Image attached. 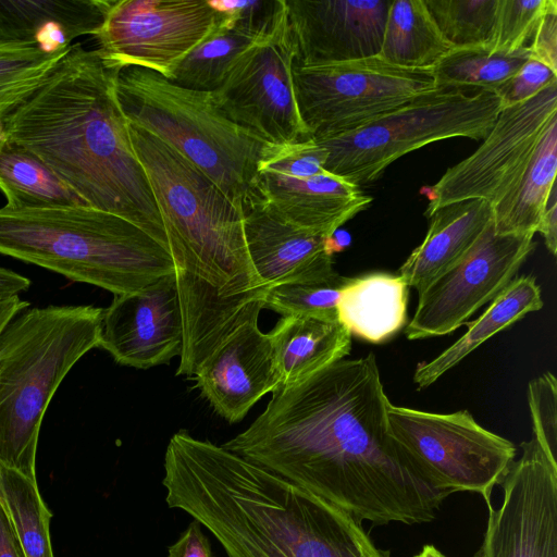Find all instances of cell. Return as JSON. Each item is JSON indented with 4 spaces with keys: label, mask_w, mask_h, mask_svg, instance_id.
Wrapping results in <instances>:
<instances>
[{
    "label": "cell",
    "mask_w": 557,
    "mask_h": 557,
    "mask_svg": "<svg viewBox=\"0 0 557 557\" xmlns=\"http://www.w3.org/2000/svg\"><path fill=\"white\" fill-rule=\"evenodd\" d=\"M388 403L375 355L344 358L280 387L221 446L359 522H431L448 494L423 481L387 435Z\"/></svg>",
    "instance_id": "obj_1"
},
{
    "label": "cell",
    "mask_w": 557,
    "mask_h": 557,
    "mask_svg": "<svg viewBox=\"0 0 557 557\" xmlns=\"http://www.w3.org/2000/svg\"><path fill=\"white\" fill-rule=\"evenodd\" d=\"M128 134L174 264L184 333L176 375L194 376L239 327L259 320L267 289L248 255L243 208L156 136L129 122Z\"/></svg>",
    "instance_id": "obj_2"
},
{
    "label": "cell",
    "mask_w": 557,
    "mask_h": 557,
    "mask_svg": "<svg viewBox=\"0 0 557 557\" xmlns=\"http://www.w3.org/2000/svg\"><path fill=\"white\" fill-rule=\"evenodd\" d=\"M165 502L227 557H392L349 513L207 440L180 430L164 455Z\"/></svg>",
    "instance_id": "obj_3"
},
{
    "label": "cell",
    "mask_w": 557,
    "mask_h": 557,
    "mask_svg": "<svg viewBox=\"0 0 557 557\" xmlns=\"http://www.w3.org/2000/svg\"><path fill=\"white\" fill-rule=\"evenodd\" d=\"M117 72L97 50L72 45L4 116L2 132L35 152L90 207L132 222L169 250L116 98Z\"/></svg>",
    "instance_id": "obj_4"
},
{
    "label": "cell",
    "mask_w": 557,
    "mask_h": 557,
    "mask_svg": "<svg viewBox=\"0 0 557 557\" xmlns=\"http://www.w3.org/2000/svg\"><path fill=\"white\" fill-rule=\"evenodd\" d=\"M0 253L113 295L174 274L165 247L132 222L90 206L0 208Z\"/></svg>",
    "instance_id": "obj_5"
},
{
    "label": "cell",
    "mask_w": 557,
    "mask_h": 557,
    "mask_svg": "<svg viewBox=\"0 0 557 557\" xmlns=\"http://www.w3.org/2000/svg\"><path fill=\"white\" fill-rule=\"evenodd\" d=\"M103 309L47 306L18 312L0 334V462L36 476L40 425L73 366L99 347Z\"/></svg>",
    "instance_id": "obj_6"
},
{
    "label": "cell",
    "mask_w": 557,
    "mask_h": 557,
    "mask_svg": "<svg viewBox=\"0 0 557 557\" xmlns=\"http://www.w3.org/2000/svg\"><path fill=\"white\" fill-rule=\"evenodd\" d=\"M115 91L129 123L172 147L244 207L268 144L230 121L211 91L184 88L136 66L117 72Z\"/></svg>",
    "instance_id": "obj_7"
},
{
    "label": "cell",
    "mask_w": 557,
    "mask_h": 557,
    "mask_svg": "<svg viewBox=\"0 0 557 557\" xmlns=\"http://www.w3.org/2000/svg\"><path fill=\"white\" fill-rule=\"evenodd\" d=\"M502 109L493 91L470 95L465 88H435L354 131L314 140L327 153L324 170L360 187L431 143L454 137L483 140Z\"/></svg>",
    "instance_id": "obj_8"
},
{
    "label": "cell",
    "mask_w": 557,
    "mask_h": 557,
    "mask_svg": "<svg viewBox=\"0 0 557 557\" xmlns=\"http://www.w3.org/2000/svg\"><path fill=\"white\" fill-rule=\"evenodd\" d=\"M386 432L414 471L431 487L451 494L474 492L491 508L517 449L480 425L467 410L434 413L388 403Z\"/></svg>",
    "instance_id": "obj_9"
},
{
    "label": "cell",
    "mask_w": 557,
    "mask_h": 557,
    "mask_svg": "<svg viewBox=\"0 0 557 557\" xmlns=\"http://www.w3.org/2000/svg\"><path fill=\"white\" fill-rule=\"evenodd\" d=\"M300 117L318 140L354 131L436 88L432 70L406 69L379 55L293 65Z\"/></svg>",
    "instance_id": "obj_10"
},
{
    "label": "cell",
    "mask_w": 557,
    "mask_h": 557,
    "mask_svg": "<svg viewBox=\"0 0 557 557\" xmlns=\"http://www.w3.org/2000/svg\"><path fill=\"white\" fill-rule=\"evenodd\" d=\"M296 47L284 7L228 66L211 91L219 110L263 143L311 138L299 114L293 77Z\"/></svg>",
    "instance_id": "obj_11"
},
{
    "label": "cell",
    "mask_w": 557,
    "mask_h": 557,
    "mask_svg": "<svg viewBox=\"0 0 557 557\" xmlns=\"http://www.w3.org/2000/svg\"><path fill=\"white\" fill-rule=\"evenodd\" d=\"M557 117V81L531 99L504 107L479 148L424 188L430 218L463 200L495 206L519 182L550 121Z\"/></svg>",
    "instance_id": "obj_12"
},
{
    "label": "cell",
    "mask_w": 557,
    "mask_h": 557,
    "mask_svg": "<svg viewBox=\"0 0 557 557\" xmlns=\"http://www.w3.org/2000/svg\"><path fill=\"white\" fill-rule=\"evenodd\" d=\"M222 17L211 0H111L96 50L116 71L136 66L170 79Z\"/></svg>",
    "instance_id": "obj_13"
},
{
    "label": "cell",
    "mask_w": 557,
    "mask_h": 557,
    "mask_svg": "<svg viewBox=\"0 0 557 557\" xmlns=\"http://www.w3.org/2000/svg\"><path fill=\"white\" fill-rule=\"evenodd\" d=\"M534 235H500L494 224L470 252L419 292L416 311L405 327L408 339L447 335L490 304L534 250Z\"/></svg>",
    "instance_id": "obj_14"
},
{
    "label": "cell",
    "mask_w": 557,
    "mask_h": 557,
    "mask_svg": "<svg viewBox=\"0 0 557 557\" xmlns=\"http://www.w3.org/2000/svg\"><path fill=\"white\" fill-rule=\"evenodd\" d=\"M521 448L474 557H557V465L533 437Z\"/></svg>",
    "instance_id": "obj_15"
},
{
    "label": "cell",
    "mask_w": 557,
    "mask_h": 557,
    "mask_svg": "<svg viewBox=\"0 0 557 557\" xmlns=\"http://www.w3.org/2000/svg\"><path fill=\"white\" fill-rule=\"evenodd\" d=\"M183 321L174 274L134 293L114 295L103 309L99 347L121 366L149 369L183 350Z\"/></svg>",
    "instance_id": "obj_16"
},
{
    "label": "cell",
    "mask_w": 557,
    "mask_h": 557,
    "mask_svg": "<svg viewBox=\"0 0 557 557\" xmlns=\"http://www.w3.org/2000/svg\"><path fill=\"white\" fill-rule=\"evenodd\" d=\"M393 0H285L299 65L379 54Z\"/></svg>",
    "instance_id": "obj_17"
},
{
    "label": "cell",
    "mask_w": 557,
    "mask_h": 557,
    "mask_svg": "<svg viewBox=\"0 0 557 557\" xmlns=\"http://www.w3.org/2000/svg\"><path fill=\"white\" fill-rule=\"evenodd\" d=\"M194 376L201 396L230 423L242 421L257 401L281 387L270 338L258 320L239 327Z\"/></svg>",
    "instance_id": "obj_18"
},
{
    "label": "cell",
    "mask_w": 557,
    "mask_h": 557,
    "mask_svg": "<svg viewBox=\"0 0 557 557\" xmlns=\"http://www.w3.org/2000/svg\"><path fill=\"white\" fill-rule=\"evenodd\" d=\"M248 255L256 274L271 287L332 276L333 236L290 224L250 196L243 207Z\"/></svg>",
    "instance_id": "obj_19"
},
{
    "label": "cell",
    "mask_w": 557,
    "mask_h": 557,
    "mask_svg": "<svg viewBox=\"0 0 557 557\" xmlns=\"http://www.w3.org/2000/svg\"><path fill=\"white\" fill-rule=\"evenodd\" d=\"M250 196L282 220L327 236L372 202L360 187L329 172L294 177L257 171Z\"/></svg>",
    "instance_id": "obj_20"
},
{
    "label": "cell",
    "mask_w": 557,
    "mask_h": 557,
    "mask_svg": "<svg viewBox=\"0 0 557 557\" xmlns=\"http://www.w3.org/2000/svg\"><path fill=\"white\" fill-rule=\"evenodd\" d=\"M111 0H0V39L64 52L74 39L95 36Z\"/></svg>",
    "instance_id": "obj_21"
},
{
    "label": "cell",
    "mask_w": 557,
    "mask_h": 557,
    "mask_svg": "<svg viewBox=\"0 0 557 557\" xmlns=\"http://www.w3.org/2000/svg\"><path fill=\"white\" fill-rule=\"evenodd\" d=\"M429 220L424 239L398 271L418 293L470 252L493 223V209L484 200H463L440 208Z\"/></svg>",
    "instance_id": "obj_22"
},
{
    "label": "cell",
    "mask_w": 557,
    "mask_h": 557,
    "mask_svg": "<svg viewBox=\"0 0 557 557\" xmlns=\"http://www.w3.org/2000/svg\"><path fill=\"white\" fill-rule=\"evenodd\" d=\"M268 336L281 387L346 358L351 349V334L338 320L283 317Z\"/></svg>",
    "instance_id": "obj_23"
},
{
    "label": "cell",
    "mask_w": 557,
    "mask_h": 557,
    "mask_svg": "<svg viewBox=\"0 0 557 557\" xmlns=\"http://www.w3.org/2000/svg\"><path fill=\"white\" fill-rule=\"evenodd\" d=\"M407 301L408 286L399 274L354 276L339 296L337 320L351 336L380 344L405 325Z\"/></svg>",
    "instance_id": "obj_24"
},
{
    "label": "cell",
    "mask_w": 557,
    "mask_h": 557,
    "mask_svg": "<svg viewBox=\"0 0 557 557\" xmlns=\"http://www.w3.org/2000/svg\"><path fill=\"white\" fill-rule=\"evenodd\" d=\"M542 292L532 275L516 276L474 321L467 332L430 361L420 362L413 373L418 388H425L457 366L474 349L530 312L543 307Z\"/></svg>",
    "instance_id": "obj_25"
},
{
    "label": "cell",
    "mask_w": 557,
    "mask_h": 557,
    "mask_svg": "<svg viewBox=\"0 0 557 557\" xmlns=\"http://www.w3.org/2000/svg\"><path fill=\"white\" fill-rule=\"evenodd\" d=\"M0 190L11 210L89 206L35 152L0 138Z\"/></svg>",
    "instance_id": "obj_26"
},
{
    "label": "cell",
    "mask_w": 557,
    "mask_h": 557,
    "mask_svg": "<svg viewBox=\"0 0 557 557\" xmlns=\"http://www.w3.org/2000/svg\"><path fill=\"white\" fill-rule=\"evenodd\" d=\"M557 117H554L516 186L493 209L495 233L500 235H534L556 187Z\"/></svg>",
    "instance_id": "obj_27"
},
{
    "label": "cell",
    "mask_w": 557,
    "mask_h": 557,
    "mask_svg": "<svg viewBox=\"0 0 557 557\" xmlns=\"http://www.w3.org/2000/svg\"><path fill=\"white\" fill-rule=\"evenodd\" d=\"M451 50L423 0H393L379 57L406 69L432 70Z\"/></svg>",
    "instance_id": "obj_28"
},
{
    "label": "cell",
    "mask_w": 557,
    "mask_h": 557,
    "mask_svg": "<svg viewBox=\"0 0 557 557\" xmlns=\"http://www.w3.org/2000/svg\"><path fill=\"white\" fill-rule=\"evenodd\" d=\"M264 29L255 30L223 13L214 29L181 60L169 81L184 88L215 90L233 60Z\"/></svg>",
    "instance_id": "obj_29"
},
{
    "label": "cell",
    "mask_w": 557,
    "mask_h": 557,
    "mask_svg": "<svg viewBox=\"0 0 557 557\" xmlns=\"http://www.w3.org/2000/svg\"><path fill=\"white\" fill-rule=\"evenodd\" d=\"M0 499L24 557H54L47 507L35 475L0 462Z\"/></svg>",
    "instance_id": "obj_30"
},
{
    "label": "cell",
    "mask_w": 557,
    "mask_h": 557,
    "mask_svg": "<svg viewBox=\"0 0 557 557\" xmlns=\"http://www.w3.org/2000/svg\"><path fill=\"white\" fill-rule=\"evenodd\" d=\"M530 58L529 46L512 53L487 47L451 49L432 73L436 88L475 87L495 92Z\"/></svg>",
    "instance_id": "obj_31"
},
{
    "label": "cell",
    "mask_w": 557,
    "mask_h": 557,
    "mask_svg": "<svg viewBox=\"0 0 557 557\" xmlns=\"http://www.w3.org/2000/svg\"><path fill=\"white\" fill-rule=\"evenodd\" d=\"M451 49L487 47L494 37L498 0H423Z\"/></svg>",
    "instance_id": "obj_32"
},
{
    "label": "cell",
    "mask_w": 557,
    "mask_h": 557,
    "mask_svg": "<svg viewBox=\"0 0 557 557\" xmlns=\"http://www.w3.org/2000/svg\"><path fill=\"white\" fill-rule=\"evenodd\" d=\"M66 51L51 53L0 39V138L4 116L39 85Z\"/></svg>",
    "instance_id": "obj_33"
},
{
    "label": "cell",
    "mask_w": 557,
    "mask_h": 557,
    "mask_svg": "<svg viewBox=\"0 0 557 557\" xmlns=\"http://www.w3.org/2000/svg\"><path fill=\"white\" fill-rule=\"evenodd\" d=\"M350 278L335 272L322 280L271 287L267 290L263 308L283 317L337 320L338 299Z\"/></svg>",
    "instance_id": "obj_34"
},
{
    "label": "cell",
    "mask_w": 557,
    "mask_h": 557,
    "mask_svg": "<svg viewBox=\"0 0 557 557\" xmlns=\"http://www.w3.org/2000/svg\"><path fill=\"white\" fill-rule=\"evenodd\" d=\"M548 0H498L491 49L512 53L529 46Z\"/></svg>",
    "instance_id": "obj_35"
},
{
    "label": "cell",
    "mask_w": 557,
    "mask_h": 557,
    "mask_svg": "<svg viewBox=\"0 0 557 557\" xmlns=\"http://www.w3.org/2000/svg\"><path fill=\"white\" fill-rule=\"evenodd\" d=\"M326 151L313 138L292 144H268L261 154L258 171L309 177L326 173L323 165Z\"/></svg>",
    "instance_id": "obj_36"
},
{
    "label": "cell",
    "mask_w": 557,
    "mask_h": 557,
    "mask_svg": "<svg viewBox=\"0 0 557 557\" xmlns=\"http://www.w3.org/2000/svg\"><path fill=\"white\" fill-rule=\"evenodd\" d=\"M528 405L533 438L549 460L557 465V384L552 372L529 382Z\"/></svg>",
    "instance_id": "obj_37"
},
{
    "label": "cell",
    "mask_w": 557,
    "mask_h": 557,
    "mask_svg": "<svg viewBox=\"0 0 557 557\" xmlns=\"http://www.w3.org/2000/svg\"><path fill=\"white\" fill-rule=\"evenodd\" d=\"M557 81V73L532 57L495 94L502 106L510 107L524 102Z\"/></svg>",
    "instance_id": "obj_38"
},
{
    "label": "cell",
    "mask_w": 557,
    "mask_h": 557,
    "mask_svg": "<svg viewBox=\"0 0 557 557\" xmlns=\"http://www.w3.org/2000/svg\"><path fill=\"white\" fill-rule=\"evenodd\" d=\"M531 57L557 73V1L548 0L532 39Z\"/></svg>",
    "instance_id": "obj_39"
},
{
    "label": "cell",
    "mask_w": 557,
    "mask_h": 557,
    "mask_svg": "<svg viewBox=\"0 0 557 557\" xmlns=\"http://www.w3.org/2000/svg\"><path fill=\"white\" fill-rule=\"evenodd\" d=\"M202 525L193 520L177 541L168 548V557H213Z\"/></svg>",
    "instance_id": "obj_40"
},
{
    "label": "cell",
    "mask_w": 557,
    "mask_h": 557,
    "mask_svg": "<svg viewBox=\"0 0 557 557\" xmlns=\"http://www.w3.org/2000/svg\"><path fill=\"white\" fill-rule=\"evenodd\" d=\"M536 232L543 238L547 250L556 256L557 252V197L556 187L553 188L547 206L540 219Z\"/></svg>",
    "instance_id": "obj_41"
},
{
    "label": "cell",
    "mask_w": 557,
    "mask_h": 557,
    "mask_svg": "<svg viewBox=\"0 0 557 557\" xmlns=\"http://www.w3.org/2000/svg\"><path fill=\"white\" fill-rule=\"evenodd\" d=\"M0 557H24L16 534L0 499Z\"/></svg>",
    "instance_id": "obj_42"
},
{
    "label": "cell",
    "mask_w": 557,
    "mask_h": 557,
    "mask_svg": "<svg viewBox=\"0 0 557 557\" xmlns=\"http://www.w3.org/2000/svg\"><path fill=\"white\" fill-rule=\"evenodd\" d=\"M29 285L30 281L27 277L14 271L0 268V304L18 296Z\"/></svg>",
    "instance_id": "obj_43"
},
{
    "label": "cell",
    "mask_w": 557,
    "mask_h": 557,
    "mask_svg": "<svg viewBox=\"0 0 557 557\" xmlns=\"http://www.w3.org/2000/svg\"><path fill=\"white\" fill-rule=\"evenodd\" d=\"M29 304L15 296L0 304V334L5 325L22 310L28 308Z\"/></svg>",
    "instance_id": "obj_44"
},
{
    "label": "cell",
    "mask_w": 557,
    "mask_h": 557,
    "mask_svg": "<svg viewBox=\"0 0 557 557\" xmlns=\"http://www.w3.org/2000/svg\"><path fill=\"white\" fill-rule=\"evenodd\" d=\"M413 557H446L433 545H424L422 549Z\"/></svg>",
    "instance_id": "obj_45"
}]
</instances>
